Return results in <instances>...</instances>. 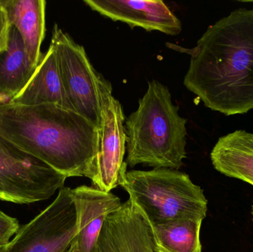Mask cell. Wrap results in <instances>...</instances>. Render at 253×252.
I'll list each match as a JSON object with an SVG mask.
<instances>
[{"label":"cell","mask_w":253,"mask_h":252,"mask_svg":"<svg viewBox=\"0 0 253 252\" xmlns=\"http://www.w3.org/2000/svg\"><path fill=\"white\" fill-rule=\"evenodd\" d=\"M184 77L205 107L225 115L253 109V8L240 7L211 25L194 48Z\"/></svg>","instance_id":"obj_1"},{"label":"cell","mask_w":253,"mask_h":252,"mask_svg":"<svg viewBox=\"0 0 253 252\" xmlns=\"http://www.w3.org/2000/svg\"><path fill=\"white\" fill-rule=\"evenodd\" d=\"M0 137L67 179H93L99 130L75 111L55 103L0 105Z\"/></svg>","instance_id":"obj_2"},{"label":"cell","mask_w":253,"mask_h":252,"mask_svg":"<svg viewBox=\"0 0 253 252\" xmlns=\"http://www.w3.org/2000/svg\"><path fill=\"white\" fill-rule=\"evenodd\" d=\"M126 165L176 170L187 156V120L180 116L169 89L153 80L126 121Z\"/></svg>","instance_id":"obj_3"},{"label":"cell","mask_w":253,"mask_h":252,"mask_svg":"<svg viewBox=\"0 0 253 252\" xmlns=\"http://www.w3.org/2000/svg\"><path fill=\"white\" fill-rule=\"evenodd\" d=\"M126 167L125 162L120 186L149 226L206 217L208 200L188 175L171 169L126 171Z\"/></svg>","instance_id":"obj_4"},{"label":"cell","mask_w":253,"mask_h":252,"mask_svg":"<svg viewBox=\"0 0 253 252\" xmlns=\"http://www.w3.org/2000/svg\"><path fill=\"white\" fill-rule=\"evenodd\" d=\"M67 178L0 137V201L31 204L64 187Z\"/></svg>","instance_id":"obj_5"},{"label":"cell","mask_w":253,"mask_h":252,"mask_svg":"<svg viewBox=\"0 0 253 252\" xmlns=\"http://www.w3.org/2000/svg\"><path fill=\"white\" fill-rule=\"evenodd\" d=\"M50 44L54 48L62 84L73 109L99 129L102 75L95 71L84 47L76 43L56 24Z\"/></svg>","instance_id":"obj_6"},{"label":"cell","mask_w":253,"mask_h":252,"mask_svg":"<svg viewBox=\"0 0 253 252\" xmlns=\"http://www.w3.org/2000/svg\"><path fill=\"white\" fill-rule=\"evenodd\" d=\"M78 233L71 189L63 187L54 201L20 229L0 252H65Z\"/></svg>","instance_id":"obj_7"},{"label":"cell","mask_w":253,"mask_h":252,"mask_svg":"<svg viewBox=\"0 0 253 252\" xmlns=\"http://www.w3.org/2000/svg\"><path fill=\"white\" fill-rule=\"evenodd\" d=\"M101 122L99 145L91 181L93 187L111 192L120 186L124 165L126 136L123 107L113 96L112 87L103 77L99 84Z\"/></svg>","instance_id":"obj_8"},{"label":"cell","mask_w":253,"mask_h":252,"mask_svg":"<svg viewBox=\"0 0 253 252\" xmlns=\"http://www.w3.org/2000/svg\"><path fill=\"white\" fill-rule=\"evenodd\" d=\"M92 10L114 21L126 22L133 28L157 31L177 36L181 22L162 1L157 0H84Z\"/></svg>","instance_id":"obj_9"},{"label":"cell","mask_w":253,"mask_h":252,"mask_svg":"<svg viewBox=\"0 0 253 252\" xmlns=\"http://www.w3.org/2000/svg\"><path fill=\"white\" fill-rule=\"evenodd\" d=\"M91 252H153L150 227L129 200L108 215Z\"/></svg>","instance_id":"obj_10"},{"label":"cell","mask_w":253,"mask_h":252,"mask_svg":"<svg viewBox=\"0 0 253 252\" xmlns=\"http://www.w3.org/2000/svg\"><path fill=\"white\" fill-rule=\"evenodd\" d=\"M77 211L78 233L72 244V252H91L108 215L121 207L120 198L111 192L93 186L71 189Z\"/></svg>","instance_id":"obj_11"},{"label":"cell","mask_w":253,"mask_h":252,"mask_svg":"<svg viewBox=\"0 0 253 252\" xmlns=\"http://www.w3.org/2000/svg\"><path fill=\"white\" fill-rule=\"evenodd\" d=\"M10 103L27 106L55 103L74 110L62 84L56 53L51 44L42 55L28 84Z\"/></svg>","instance_id":"obj_12"},{"label":"cell","mask_w":253,"mask_h":252,"mask_svg":"<svg viewBox=\"0 0 253 252\" xmlns=\"http://www.w3.org/2000/svg\"><path fill=\"white\" fill-rule=\"evenodd\" d=\"M214 168L253 186V133L236 130L218 139L211 154Z\"/></svg>","instance_id":"obj_13"},{"label":"cell","mask_w":253,"mask_h":252,"mask_svg":"<svg viewBox=\"0 0 253 252\" xmlns=\"http://www.w3.org/2000/svg\"><path fill=\"white\" fill-rule=\"evenodd\" d=\"M5 7L10 23L22 37L28 61L36 69L42 57L41 46L45 36L46 1L5 0Z\"/></svg>","instance_id":"obj_14"},{"label":"cell","mask_w":253,"mask_h":252,"mask_svg":"<svg viewBox=\"0 0 253 252\" xmlns=\"http://www.w3.org/2000/svg\"><path fill=\"white\" fill-rule=\"evenodd\" d=\"M35 70L27 57L20 34L12 25L8 47L0 53V105L11 102L28 84Z\"/></svg>","instance_id":"obj_15"},{"label":"cell","mask_w":253,"mask_h":252,"mask_svg":"<svg viewBox=\"0 0 253 252\" xmlns=\"http://www.w3.org/2000/svg\"><path fill=\"white\" fill-rule=\"evenodd\" d=\"M202 218L177 220L149 226L153 252H202Z\"/></svg>","instance_id":"obj_16"},{"label":"cell","mask_w":253,"mask_h":252,"mask_svg":"<svg viewBox=\"0 0 253 252\" xmlns=\"http://www.w3.org/2000/svg\"><path fill=\"white\" fill-rule=\"evenodd\" d=\"M20 229L17 219L10 217L0 210V249L9 244Z\"/></svg>","instance_id":"obj_17"},{"label":"cell","mask_w":253,"mask_h":252,"mask_svg":"<svg viewBox=\"0 0 253 252\" xmlns=\"http://www.w3.org/2000/svg\"><path fill=\"white\" fill-rule=\"evenodd\" d=\"M11 27L5 0H0V53L5 51L8 47Z\"/></svg>","instance_id":"obj_18"},{"label":"cell","mask_w":253,"mask_h":252,"mask_svg":"<svg viewBox=\"0 0 253 252\" xmlns=\"http://www.w3.org/2000/svg\"><path fill=\"white\" fill-rule=\"evenodd\" d=\"M65 252H72V244H71V247Z\"/></svg>","instance_id":"obj_19"},{"label":"cell","mask_w":253,"mask_h":252,"mask_svg":"<svg viewBox=\"0 0 253 252\" xmlns=\"http://www.w3.org/2000/svg\"><path fill=\"white\" fill-rule=\"evenodd\" d=\"M252 214H253V209H252Z\"/></svg>","instance_id":"obj_20"}]
</instances>
